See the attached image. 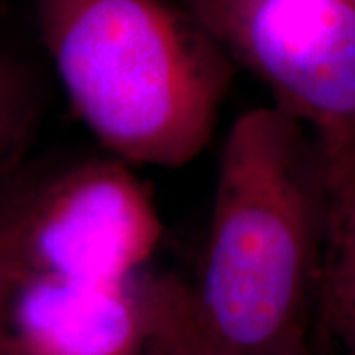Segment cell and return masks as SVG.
<instances>
[{
    "label": "cell",
    "instance_id": "obj_4",
    "mask_svg": "<svg viewBox=\"0 0 355 355\" xmlns=\"http://www.w3.org/2000/svg\"><path fill=\"white\" fill-rule=\"evenodd\" d=\"M160 235L156 207L127 162L89 160L40 182L30 270L107 282L135 279Z\"/></svg>",
    "mask_w": 355,
    "mask_h": 355
},
{
    "label": "cell",
    "instance_id": "obj_1",
    "mask_svg": "<svg viewBox=\"0 0 355 355\" xmlns=\"http://www.w3.org/2000/svg\"><path fill=\"white\" fill-rule=\"evenodd\" d=\"M331 196L312 135L279 107L239 114L225 137L193 300L225 355H308Z\"/></svg>",
    "mask_w": 355,
    "mask_h": 355
},
{
    "label": "cell",
    "instance_id": "obj_5",
    "mask_svg": "<svg viewBox=\"0 0 355 355\" xmlns=\"http://www.w3.org/2000/svg\"><path fill=\"white\" fill-rule=\"evenodd\" d=\"M142 277L81 280L30 275L18 292L12 336L32 355H137Z\"/></svg>",
    "mask_w": 355,
    "mask_h": 355
},
{
    "label": "cell",
    "instance_id": "obj_9",
    "mask_svg": "<svg viewBox=\"0 0 355 355\" xmlns=\"http://www.w3.org/2000/svg\"><path fill=\"white\" fill-rule=\"evenodd\" d=\"M36 119V93L24 67L0 53V182L8 178Z\"/></svg>",
    "mask_w": 355,
    "mask_h": 355
},
{
    "label": "cell",
    "instance_id": "obj_3",
    "mask_svg": "<svg viewBox=\"0 0 355 355\" xmlns=\"http://www.w3.org/2000/svg\"><path fill=\"white\" fill-rule=\"evenodd\" d=\"M312 135L331 214L355 188V6L349 0H174Z\"/></svg>",
    "mask_w": 355,
    "mask_h": 355
},
{
    "label": "cell",
    "instance_id": "obj_10",
    "mask_svg": "<svg viewBox=\"0 0 355 355\" xmlns=\"http://www.w3.org/2000/svg\"><path fill=\"white\" fill-rule=\"evenodd\" d=\"M0 355H32V354H30L24 345L14 338L12 331H10V336H8V338H4V340L0 342Z\"/></svg>",
    "mask_w": 355,
    "mask_h": 355
},
{
    "label": "cell",
    "instance_id": "obj_8",
    "mask_svg": "<svg viewBox=\"0 0 355 355\" xmlns=\"http://www.w3.org/2000/svg\"><path fill=\"white\" fill-rule=\"evenodd\" d=\"M318 308L336 338L355 328V188L331 214Z\"/></svg>",
    "mask_w": 355,
    "mask_h": 355
},
{
    "label": "cell",
    "instance_id": "obj_6",
    "mask_svg": "<svg viewBox=\"0 0 355 355\" xmlns=\"http://www.w3.org/2000/svg\"><path fill=\"white\" fill-rule=\"evenodd\" d=\"M137 355H225L211 338L190 284L172 277L142 279V334Z\"/></svg>",
    "mask_w": 355,
    "mask_h": 355
},
{
    "label": "cell",
    "instance_id": "obj_2",
    "mask_svg": "<svg viewBox=\"0 0 355 355\" xmlns=\"http://www.w3.org/2000/svg\"><path fill=\"white\" fill-rule=\"evenodd\" d=\"M36 14L73 111L114 158L180 168L203 153L231 65L174 0H36Z\"/></svg>",
    "mask_w": 355,
    "mask_h": 355
},
{
    "label": "cell",
    "instance_id": "obj_7",
    "mask_svg": "<svg viewBox=\"0 0 355 355\" xmlns=\"http://www.w3.org/2000/svg\"><path fill=\"white\" fill-rule=\"evenodd\" d=\"M38 182H0V342L12 331L14 304L30 270V233Z\"/></svg>",
    "mask_w": 355,
    "mask_h": 355
},
{
    "label": "cell",
    "instance_id": "obj_11",
    "mask_svg": "<svg viewBox=\"0 0 355 355\" xmlns=\"http://www.w3.org/2000/svg\"><path fill=\"white\" fill-rule=\"evenodd\" d=\"M338 340L342 342L343 349L347 355H355V328L354 330L343 331L342 336H338Z\"/></svg>",
    "mask_w": 355,
    "mask_h": 355
},
{
    "label": "cell",
    "instance_id": "obj_12",
    "mask_svg": "<svg viewBox=\"0 0 355 355\" xmlns=\"http://www.w3.org/2000/svg\"><path fill=\"white\" fill-rule=\"evenodd\" d=\"M349 2H352V4H354V6H355V0H349Z\"/></svg>",
    "mask_w": 355,
    "mask_h": 355
}]
</instances>
